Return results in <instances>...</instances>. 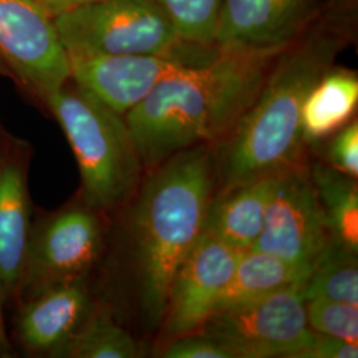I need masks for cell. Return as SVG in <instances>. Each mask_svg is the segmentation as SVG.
<instances>
[{
  "label": "cell",
  "mask_w": 358,
  "mask_h": 358,
  "mask_svg": "<svg viewBox=\"0 0 358 358\" xmlns=\"http://www.w3.org/2000/svg\"><path fill=\"white\" fill-rule=\"evenodd\" d=\"M357 35L358 15L325 4L320 16L275 56L255 100L217 142L220 190L301 162L306 97Z\"/></svg>",
  "instance_id": "cell-1"
},
{
  "label": "cell",
  "mask_w": 358,
  "mask_h": 358,
  "mask_svg": "<svg viewBox=\"0 0 358 358\" xmlns=\"http://www.w3.org/2000/svg\"><path fill=\"white\" fill-rule=\"evenodd\" d=\"M309 328L358 345V304L329 299L306 300Z\"/></svg>",
  "instance_id": "cell-22"
},
{
  "label": "cell",
  "mask_w": 358,
  "mask_h": 358,
  "mask_svg": "<svg viewBox=\"0 0 358 358\" xmlns=\"http://www.w3.org/2000/svg\"><path fill=\"white\" fill-rule=\"evenodd\" d=\"M327 155L329 166L352 178H357L358 122L356 118L333 134Z\"/></svg>",
  "instance_id": "cell-23"
},
{
  "label": "cell",
  "mask_w": 358,
  "mask_h": 358,
  "mask_svg": "<svg viewBox=\"0 0 358 358\" xmlns=\"http://www.w3.org/2000/svg\"><path fill=\"white\" fill-rule=\"evenodd\" d=\"M215 158L207 145L171 155L154 167L131 211V236L140 301L150 328L159 325L170 285L205 230L215 183Z\"/></svg>",
  "instance_id": "cell-3"
},
{
  "label": "cell",
  "mask_w": 358,
  "mask_h": 358,
  "mask_svg": "<svg viewBox=\"0 0 358 358\" xmlns=\"http://www.w3.org/2000/svg\"><path fill=\"white\" fill-rule=\"evenodd\" d=\"M329 241L331 235L309 169L300 162L280 171L263 229L252 248L312 267Z\"/></svg>",
  "instance_id": "cell-9"
},
{
  "label": "cell",
  "mask_w": 358,
  "mask_h": 358,
  "mask_svg": "<svg viewBox=\"0 0 358 358\" xmlns=\"http://www.w3.org/2000/svg\"><path fill=\"white\" fill-rule=\"evenodd\" d=\"M103 0H38V3L43 11L55 19L62 13H69L84 6L99 3Z\"/></svg>",
  "instance_id": "cell-26"
},
{
  "label": "cell",
  "mask_w": 358,
  "mask_h": 358,
  "mask_svg": "<svg viewBox=\"0 0 358 358\" xmlns=\"http://www.w3.org/2000/svg\"><path fill=\"white\" fill-rule=\"evenodd\" d=\"M7 300V296L4 292V287L0 279V357H7L10 356V341L6 333V327H4V317H3V304Z\"/></svg>",
  "instance_id": "cell-27"
},
{
  "label": "cell",
  "mask_w": 358,
  "mask_h": 358,
  "mask_svg": "<svg viewBox=\"0 0 358 358\" xmlns=\"http://www.w3.org/2000/svg\"><path fill=\"white\" fill-rule=\"evenodd\" d=\"M26 142L6 134L0 143V279L7 299L17 294L31 236Z\"/></svg>",
  "instance_id": "cell-13"
},
{
  "label": "cell",
  "mask_w": 358,
  "mask_h": 358,
  "mask_svg": "<svg viewBox=\"0 0 358 358\" xmlns=\"http://www.w3.org/2000/svg\"><path fill=\"white\" fill-rule=\"evenodd\" d=\"M278 174L251 179L213 195L203 234L241 251L252 248L263 229Z\"/></svg>",
  "instance_id": "cell-15"
},
{
  "label": "cell",
  "mask_w": 358,
  "mask_h": 358,
  "mask_svg": "<svg viewBox=\"0 0 358 358\" xmlns=\"http://www.w3.org/2000/svg\"><path fill=\"white\" fill-rule=\"evenodd\" d=\"M278 53L217 50L162 80L124 115L142 166L220 141L255 100Z\"/></svg>",
  "instance_id": "cell-2"
},
{
  "label": "cell",
  "mask_w": 358,
  "mask_h": 358,
  "mask_svg": "<svg viewBox=\"0 0 358 358\" xmlns=\"http://www.w3.org/2000/svg\"><path fill=\"white\" fill-rule=\"evenodd\" d=\"M0 76L7 77V78H11V75H10L8 69H7V68H6L4 65L1 64V62H0Z\"/></svg>",
  "instance_id": "cell-29"
},
{
  "label": "cell",
  "mask_w": 358,
  "mask_h": 358,
  "mask_svg": "<svg viewBox=\"0 0 358 358\" xmlns=\"http://www.w3.org/2000/svg\"><path fill=\"white\" fill-rule=\"evenodd\" d=\"M0 62L43 105L71 80L69 56L36 0H0Z\"/></svg>",
  "instance_id": "cell-7"
},
{
  "label": "cell",
  "mask_w": 358,
  "mask_h": 358,
  "mask_svg": "<svg viewBox=\"0 0 358 358\" xmlns=\"http://www.w3.org/2000/svg\"><path fill=\"white\" fill-rule=\"evenodd\" d=\"M6 131H4V129H3V127H1V124H0V143L3 142V140H4V137H6Z\"/></svg>",
  "instance_id": "cell-30"
},
{
  "label": "cell",
  "mask_w": 358,
  "mask_h": 358,
  "mask_svg": "<svg viewBox=\"0 0 358 358\" xmlns=\"http://www.w3.org/2000/svg\"><path fill=\"white\" fill-rule=\"evenodd\" d=\"M76 158L84 205L112 211L137 192L142 164L125 117L69 80L44 103Z\"/></svg>",
  "instance_id": "cell-4"
},
{
  "label": "cell",
  "mask_w": 358,
  "mask_h": 358,
  "mask_svg": "<svg viewBox=\"0 0 358 358\" xmlns=\"http://www.w3.org/2000/svg\"><path fill=\"white\" fill-rule=\"evenodd\" d=\"M179 38L192 45L217 50L214 38L223 0H155Z\"/></svg>",
  "instance_id": "cell-21"
},
{
  "label": "cell",
  "mask_w": 358,
  "mask_h": 358,
  "mask_svg": "<svg viewBox=\"0 0 358 358\" xmlns=\"http://www.w3.org/2000/svg\"><path fill=\"white\" fill-rule=\"evenodd\" d=\"M358 345L332 336L316 333L296 358H357Z\"/></svg>",
  "instance_id": "cell-25"
},
{
  "label": "cell",
  "mask_w": 358,
  "mask_h": 358,
  "mask_svg": "<svg viewBox=\"0 0 358 358\" xmlns=\"http://www.w3.org/2000/svg\"><path fill=\"white\" fill-rule=\"evenodd\" d=\"M327 6L341 13L358 15V0H328Z\"/></svg>",
  "instance_id": "cell-28"
},
{
  "label": "cell",
  "mask_w": 358,
  "mask_h": 358,
  "mask_svg": "<svg viewBox=\"0 0 358 358\" xmlns=\"http://www.w3.org/2000/svg\"><path fill=\"white\" fill-rule=\"evenodd\" d=\"M320 199L331 239L353 252L358 251V189L356 178L325 164L309 169Z\"/></svg>",
  "instance_id": "cell-18"
},
{
  "label": "cell",
  "mask_w": 358,
  "mask_h": 358,
  "mask_svg": "<svg viewBox=\"0 0 358 358\" xmlns=\"http://www.w3.org/2000/svg\"><path fill=\"white\" fill-rule=\"evenodd\" d=\"M217 52L192 48L169 55L68 56L71 80L125 115L167 76L185 66L203 63Z\"/></svg>",
  "instance_id": "cell-10"
},
{
  "label": "cell",
  "mask_w": 358,
  "mask_h": 358,
  "mask_svg": "<svg viewBox=\"0 0 358 358\" xmlns=\"http://www.w3.org/2000/svg\"><path fill=\"white\" fill-rule=\"evenodd\" d=\"M328 0H223L217 50L280 52L322 13Z\"/></svg>",
  "instance_id": "cell-12"
},
{
  "label": "cell",
  "mask_w": 358,
  "mask_h": 358,
  "mask_svg": "<svg viewBox=\"0 0 358 358\" xmlns=\"http://www.w3.org/2000/svg\"><path fill=\"white\" fill-rule=\"evenodd\" d=\"M36 1H38V0H36Z\"/></svg>",
  "instance_id": "cell-31"
},
{
  "label": "cell",
  "mask_w": 358,
  "mask_h": 358,
  "mask_svg": "<svg viewBox=\"0 0 358 358\" xmlns=\"http://www.w3.org/2000/svg\"><path fill=\"white\" fill-rule=\"evenodd\" d=\"M243 251L203 234L179 266L162 322L170 338L198 332L215 312Z\"/></svg>",
  "instance_id": "cell-11"
},
{
  "label": "cell",
  "mask_w": 358,
  "mask_h": 358,
  "mask_svg": "<svg viewBox=\"0 0 358 358\" xmlns=\"http://www.w3.org/2000/svg\"><path fill=\"white\" fill-rule=\"evenodd\" d=\"M304 300L329 299L358 304L357 252L331 239L301 285Z\"/></svg>",
  "instance_id": "cell-19"
},
{
  "label": "cell",
  "mask_w": 358,
  "mask_h": 358,
  "mask_svg": "<svg viewBox=\"0 0 358 358\" xmlns=\"http://www.w3.org/2000/svg\"><path fill=\"white\" fill-rule=\"evenodd\" d=\"M309 271V266H299L268 252L254 248L243 251L215 312L255 301L291 285H303Z\"/></svg>",
  "instance_id": "cell-17"
},
{
  "label": "cell",
  "mask_w": 358,
  "mask_h": 358,
  "mask_svg": "<svg viewBox=\"0 0 358 358\" xmlns=\"http://www.w3.org/2000/svg\"><path fill=\"white\" fill-rule=\"evenodd\" d=\"M53 23L68 55H169L203 48L179 38L155 0H103L62 13Z\"/></svg>",
  "instance_id": "cell-5"
},
{
  "label": "cell",
  "mask_w": 358,
  "mask_h": 358,
  "mask_svg": "<svg viewBox=\"0 0 358 358\" xmlns=\"http://www.w3.org/2000/svg\"><path fill=\"white\" fill-rule=\"evenodd\" d=\"M165 358H235L227 346L206 333H190L171 338Z\"/></svg>",
  "instance_id": "cell-24"
},
{
  "label": "cell",
  "mask_w": 358,
  "mask_h": 358,
  "mask_svg": "<svg viewBox=\"0 0 358 358\" xmlns=\"http://www.w3.org/2000/svg\"><path fill=\"white\" fill-rule=\"evenodd\" d=\"M92 309L84 279L60 282L26 299L16 325L31 353L60 357Z\"/></svg>",
  "instance_id": "cell-14"
},
{
  "label": "cell",
  "mask_w": 358,
  "mask_h": 358,
  "mask_svg": "<svg viewBox=\"0 0 358 358\" xmlns=\"http://www.w3.org/2000/svg\"><path fill=\"white\" fill-rule=\"evenodd\" d=\"M199 332L217 338L235 358H296L315 334L308 324L301 285L217 310Z\"/></svg>",
  "instance_id": "cell-6"
},
{
  "label": "cell",
  "mask_w": 358,
  "mask_h": 358,
  "mask_svg": "<svg viewBox=\"0 0 358 358\" xmlns=\"http://www.w3.org/2000/svg\"><path fill=\"white\" fill-rule=\"evenodd\" d=\"M356 71L333 65L312 87L301 110V136L306 145H317L344 128L356 115Z\"/></svg>",
  "instance_id": "cell-16"
},
{
  "label": "cell",
  "mask_w": 358,
  "mask_h": 358,
  "mask_svg": "<svg viewBox=\"0 0 358 358\" xmlns=\"http://www.w3.org/2000/svg\"><path fill=\"white\" fill-rule=\"evenodd\" d=\"M140 348L131 334L106 310L90 309V315L65 346L60 357L134 358Z\"/></svg>",
  "instance_id": "cell-20"
},
{
  "label": "cell",
  "mask_w": 358,
  "mask_h": 358,
  "mask_svg": "<svg viewBox=\"0 0 358 358\" xmlns=\"http://www.w3.org/2000/svg\"><path fill=\"white\" fill-rule=\"evenodd\" d=\"M103 248L97 211L69 206L31 231L17 294L26 299L60 282L84 279Z\"/></svg>",
  "instance_id": "cell-8"
}]
</instances>
